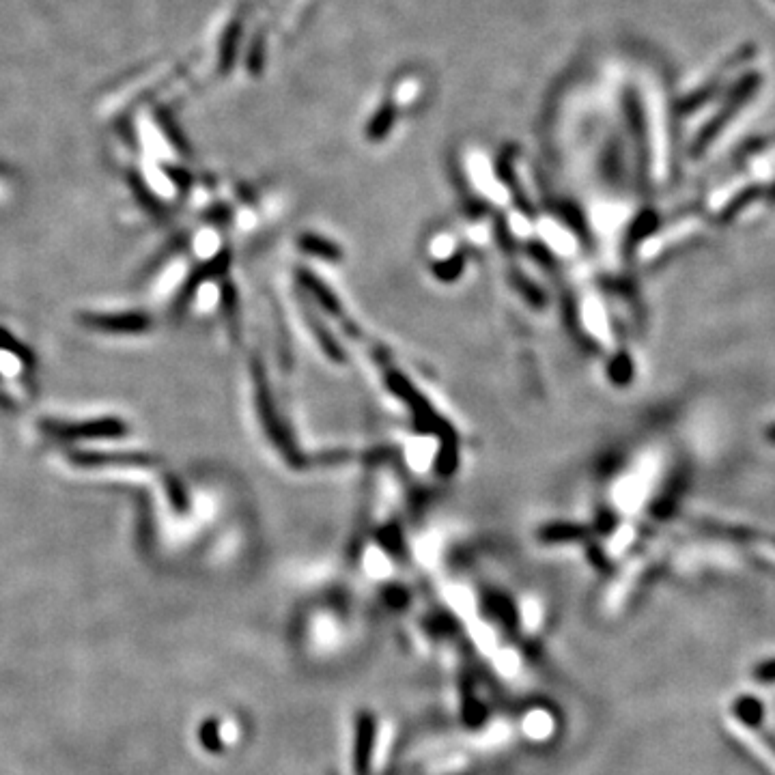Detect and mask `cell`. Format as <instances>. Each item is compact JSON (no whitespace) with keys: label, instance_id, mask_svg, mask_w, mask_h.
Instances as JSON below:
<instances>
[{"label":"cell","instance_id":"cell-1","mask_svg":"<svg viewBox=\"0 0 775 775\" xmlns=\"http://www.w3.org/2000/svg\"><path fill=\"white\" fill-rule=\"evenodd\" d=\"M44 431L59 440H93V438H119L125 433V425L117 418L89 420V422H44Z\"/></svg>","mask_w":775,"mask_h":775},{"label":"cell","instance_id":"cell-2","mask_svg":"<svg viewBox=\"0 0 775 775\" xmlns=\"http://www.w3.org/2000/svg\"><path fill=\"white\" fill-rule=\"evenodd\" d=\"M82 323H84V326H89L91 330L108 332V334H140V332L149 330V326H151L149 317L140 315V313L84 315Z\"/></svg>","mask_w":775,"mask_h":775},{"label":"cell","instance_id":"cell-3","mask_svg":"<svg viewBox=\"0 0 775 775\" xmlns=\"http://www.w3.org/2000/svg\"><path fill=\"white\" fill-rule=\"evenodd\" d=\"M112 457L110 455H82V457H78V463H84V465H100V463H106V461H110ZM117 461H121V463H132V465H140V463H145V459L143 457H136V455H123L121 459L119 457H115Z\"/></svg>","mask_w":775,"mask_h":775},{"label":"cell","instance_id":"cell-4","mask_svg":"<svg viewBox=\"0 0 775 775\" xmlns=\"http://www.w3.org/2000/svg\"><path fill=\"white\" fill-rule=\"evenodd\" d=\"M767 440L775 444V425H771V427L767 429Z\"/></svg>","mask_w":775,"mask_h":775}]
</instances>
